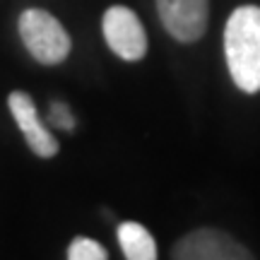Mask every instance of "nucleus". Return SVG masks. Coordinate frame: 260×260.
<instances>
[{
  "instance_id": "nucleus-1",
  "label": "nucleus",
  "mask_w": 260,
  "mask_h": 260,
  "mask_svg": "<svg viewBox=\"0 0 260 260\" xmlns=\"http://www.w3.org/2000/svg\"><path fill=\"white\" fill-rule=\"evenodd\" d=\"M224 56L234 84L246 94L260 92V8L241 5L226 19Z\"/></svg>"
},
{
  "instance_id": "nucleus-2",
  "label": "nucleus",
  "mask_w": 260,
  "mask_h": 260,
  "mask_svg": "<svg viewBox=\"0 0 260 260\" xmlns=\"http://www.w3.org/2000/svg\"><path fill=\"white\" fill-rule=\"evenodd\" d=\"M19 37L31 58L41 65L63 63L70 53V37L65 27L51 12L41 8H29L19 15Z\"/></svg>"
},
{
  "instance_id": "nucleus-3",
  "label": "nucleus",
  "mask_w": 260,
  "mask_h": 260,
  "mask_svg": "<svg viewBox=\"0 0 260 260\" xmlns=\"http://www.w3.org/2000/svg\"><path fill=\"white\" fill-rule=\"evenodd\" d=\"M106 46L121 60L138 63L147 53V31L140 17L125 5H111L102 19Z\"/></svg>"
},
{
  "instance_id": "nucleus-4",
  "label": "nucleus",
  "mask_w": 260,
  "mask_h": 260,
  "mask_svg": "<svg viewBox=\"0 0 260 260\" xmlns=\"http://www.w3.org/2000/svg\"><path fill=\"white\" fill-rule=\"evenodd\" d=\"M157 12L171 39L195 44L207 29L210 0H157Z\"/></svg>"
},
{
  "instance_id": "nucleus-5",
  "label": "nucleus",
  "mask_w": 260,
  "mask_h": 260,
  "mask_svg": "<svg viewBox=\"0 0 260 260\" xmlns=\"http://www.w3.org/2000/svg\"><path fill=\"white\" fill-rule=\"evenodd\" d=\"M8 106L10 113L17 123V128L22 130V135L27 140V145L31 147V152L41 159H51L58 154V140L56 135H51V130L46 128V123L41 121V113H39L34 99L27 92H10L8 96Z\"/></svg>"
},
{
  "instance_id": "nucleus-6",
  "label": "nucleus",
  "mask_w": 260,
  "mask_h": 260,
  "mask_svg": "<svg viewBox=\"0 0 260 260\" xmlns=\"http://www.w3.org/2000/svg\"><path fill=\"white\" fill-rule=\"evenodd\" d=\"M174 255L176 258H248L246 248L214 229H200L186 236L183 241H178Z\"/></svg>"
},
{
  "instance_id": "nucleus-7",
  "label": "nucleus",
  "mask_w": 260,
  "mask_h": 260,
  "mask_svg": "<svg viewBox=\"0 0 260 260\" xmlns=\"http://www.w3.org/2000/svg\"><path fill=\"white\" fill-rule=\"evenodd\" d=\"M118 243L121 251L128 260H154L159 255L157 253V241L154 236L138 222H123L118 224Z\"/></svg>"
},
{
  "instance_id": "nucleus-8",
  "label": "nucleus",
  "mask_w": 260,
  "mask_h": 260,
  "mask_svg": "<svg viewBox=\"0 0 260 260\" xmlns=\"http://www.w3.org/2000/svg\"><path fill=\"white\" fill-rule=\"evenodd\" d=\"M68 258L70 260H106L109 253L99 241L87 239V236H77L70 246H68Z\"/></svg>"
},
{
  "instance_id": "nucleus-9",
  "label": "nucleus",
  "mask_w": 260,
  "mask_h": 260,
  "mask_svg": "<svg viewBox=\"0 0 260 260\" xmlns=\"http://www.w3.org/2000/svg\"><path fill=\"white\" fill-rule=\"evenodd\" d=\"M48 111H51V123H53V125H58V128L70 130L75 125V116L70 113V109H68L63 102H51Z\"/></svg>"
}]
</instances>
